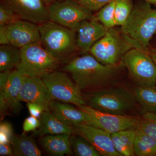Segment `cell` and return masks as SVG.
I'll list each match as a JSON object with an SVG mask.
<instances>
[{"instance_id": "6da1fadb", "label": "cell", "mask_w": 156, "mask_h": 156, "mask_svg": "<svg viewBox=\"0 0 156 156\" xmlns=\"http://www.w3.org/2000/svg\"><path fill=\"white\" fill-rule=\"evenodd\" d=\"M121 67L105 65L91 54H87L73 58L60 70L71 75L81 92H90L109 84Z\"/></svg>"}, {"instance_id": "7a4b0ae2", "label": "cell", "mask_w": 156, "mask_h": 156, "mask_svg": "<svg viewBox=\"0 0 156 156\" xmlns=\"http://www.w3.org/2000/svg\"><path fill=\"white\" fill-rule=\"evenodd\" d=\"M121 32L134 48L148 51L150 41L156 32V9L141 2L133 7Z\"/></svg>"}, {"instance_id": "3957f363", "label": "cell", "mask_w": 156, "mask_h": 156, "mask_svg": "<svg viewBox=\"0 0 156 156\" xmlns=\"http://www.w3.org/2000/svg\"><path fill=\"white\" fill-rule=\"evenodd\" d=\"M41 44L60 62H68L78 50L75 30L53 21L43 23L38 25Z\"/></svg>"}, {"instance_id": "277c9868", "label": "cell", "mask_w": 156, "mask_h": 156, "mask_svg": "<svg viewBox=\"0 0 156 156\" xmlns=\"http://www.w3.org/2000/svg\"><path fill=\"white\" fill-rule=\"evenodd\" d=\"M84 97L87 106L112 114L128 115L136 106L134 95L123 88L98 89L88 92Z\"/></svg>"}, {"instance_id": "5b68a950", "label": "cell", "mask_w": 156, "mask_h": 156, "mask_svg": "<svg viewBox=\"0 0 156 156\" xmlns=\"http://www.w3.org/2000/svg\"><path fill=\"white\" fill-rule=\"evenodd\" d=\"M21 50V60L16 69L23 76L42 78L57 70L61 62L42 46L41 42Z\"/></svg>"}, {"instance_id": "8992f818", "label": "cell", "mask_w": 156, "mask_h": 156, "mask_svg": "<svg viewBox=\"0 0 156 156\" xmlns=\"http://www.w3.org/2000/svg\"><path fill=\"white\" fill-rule=\"evenodd\" d=\"M134 48L121 32L113 28L108 29L105 35L90 49V54L101 64L120 65L126 53Z\"/></svg>"}, {"instance_id": "52a82bcc", "label": "cell", "mask_w": 156, "mask_h": 156, "mask_svg": "<svg viewBox=\"0 0 156 156\" xmlns=\"http://www.w3.org/2000/svg\"><path fill=\"white\" fill-rule=\"evenodd\" d=\"M128 69L129 75L139 86L156 85V66L147 51L133 48L120 63Z\"/></svg>"}, {"instance_id": "ba28073f", "label": "cell", "mask_w": 156, "mask_h": 156, "mask_svg": "<svg viewBox=\"0 0 156 156\" xmlns=\"http://www.w3.org/2000/svg\"><path fill=\"white\" fill-rule=\"evenodd\" d=\"M67 73L56 70L42 78L52 99L77 107L87 105L82 92Z\"/></svg>"}, {"instance_id": "9c48e42d", "label": "cell", "mask_w": 156, "mask_h": 156, "mask_svg": "<svg viewBox=\"0 0 156 156\" xmlns=\"http://www.w3.org/2000/svg\"><path fill=\"white\" fill-rule=\"evenodd\" d=\"M51 21L76 31L82 21L93 17L92 11L76 0H63L47 6Z\"/></svg>"}, {"instance_id": "30bf717a", "label": "cell", "mask_w": 156, "mask_h": 156, "mask_svg": "<svg viewBox=\"0 0 156 156\" xmlns=\"http://www.w3.org/2000/svg\"><path fill=\"white\" fill-rule=\"evenodd\" d=\"M87 114V124L103 129L110 134L127 129L136 128L140 120L129 115H122L103 112L87 105L78 106Z\"/></svg>"}, {"instance_id": "8fae6325", "label": "cell", "mask_w": 156, "mask_h": 156, "mask_svg": "<svg viewBox=\"0 0 156 156\" xmlns=\"http://www.w3.org/2000/svg\"><path fill=\"white\" fill-rule=\"evenodd\" d=\"M1 5L14 12L20 19L35 23L50 20L43 0H0Z\"/></svg>"}, {"instance_id": "7c38bea8", "label": "cell", "mask_w": 156, "mask_h": 156, "mask_svg": "<svg viewBox=\"0 0 156 156\" xmlns=\"http://www.w3.org/2000/svg\"><path fill=\"white\" fill-rule=\"evenodd\" d=\"M23 83V76L17 69L11 72L8 80L0 87V112L1 118L11 112L17 113L22 108L18 99Z\"/></svg>"}, {"instance_id": "4fadbf2b", "label": "cell", "mask_w": 156, "mask_h": 156, "mask_svg": "<svg viewBox=\"0 0 156 156\" xmlns=\"http://www.w3.org/2000/svg\"><path fill=\"white\" fill-rule=\"evenodd\" d=\"M75 134L86 138L92 144L101 155L122 156L115 150L111 134L101 128L83 123L72 126Z\"/></svg>"}, {"instance_id": "5bb4252c", "label": "cell", "mask_w": 156, "mask_h": 156, "mask_svg": "<svg viewBox=\"0 0 156 156\" xmlns=\"http://www.w3.org/2000/svg\"><path fill=\"white\" fill-rule=\"evenodd\" d=\"M17 98L20 101L38 104L45 111L48 112L53 100L42 78L27 76H23L22 89Z\"/></svg>"}, {"instance_id": "9a60e30c", "label": "cell", "mask_w": 156, "mask_h": 156, "mask_svg": "<svg viewBox=\"0 0 156 156\" xmlns=\"http://www.w3.org/2000/svg\"><path fill=\"white\" fill-rule=\"evenodd\" d=\"M108 29L93 16L83 20L76 30V43L78 50L83 53L89 52L95 43L103 37Z\"/></svg>"}, {"instance_id": "2e32d148", "label": "cell", "mask_w": 156, "mask_h": 156, "mask_svg": "<svg viewBox=\"0 0 156 156\" xmlns=\"http://www.w3.org/2000/svg\"><path fill=\"white\" fill-rule=\"evenodd\" d=\"M7 27L10 44L14 47L21 49L41 41L38 25L34 23L19 19Z\"/></svg>"}, {"instance_id": "e0dca14e", "label": "cell", "mask_w": 156, "mask_h": 156, "mask_svg": "<svg viewBox=\"0 0 156 156\" xmlns=\"http://www.w3.org/2000/svg\"><path fill=\"white\" fill-rule=\"evenodd\" d=\"M40 120L41 125L34 131L35 135L42 136L49 134H75L72 126L62 121L50 111H44Z\"/></svg>"}, {"instance_id": "ac0fdd59", "label": "cell", "mask_w": 156, "mask_h": 156, "mask_svg": "<svg viewBox=\"0 0 156 156\" xmlns=\"http://www.w3.org/2000/svg\"><path fill=\"white\" fill-rule=\"evenodd\" d=\"M50 109V111L58 119L71 126L88 123V115L85 112L67 103L52 100Z\"/></svg>"}, {"instance_id": "d6986e66", "label": "cell", "mask_w": 156, "mask_h": 156, "mask_svg": "<svg viewBox=\"0 0 156 156\" xmlns=\"http://www.w3.org/2000/svg\"><path fill=\"white\" fill-rule=\"evenodd\" d=\"M70 135L66 134L45 135L41 140L43 148L52 156H62L73 154L70 143Z\"/></svg>"}, {"instance_id": "ffe728a7", "label": "cell", "mask_w": 156, "mask_h": 156, "mask_svg": "<svg viewBox=\"0 0 156 156\" xmlns=\"http://www.w3.org/2000/svg\"><path fill=\"white\" fill-rule=\"evenodd\" d=\"M23 132L20 135L14 134L11 142L14 156H41V152L32 136Z\"/></svg>"}, {"instance_id": "44dd1931", "label": "cell", "mask_w": 156, "mask_h": 156, "mask_svg": "<svg viewBox=\"0 0 156 156\" xmlns=\"http://www.w3.org/2000/svg\"><path fill=\"white\" fill-rule=\"evenodd\" d=\"M136 128L122 130L111 134L114 147L122 156H135L134 143Z\"/></svg>"}, {"instance_id": "7402d4cb", "label": "cell", "mask_w": 156, "mask_h": 156, "mask_svg": "<svg viewBox=\"0 0 156 156\" xmlns=\"http://www.w3.org/2000/svg\"><path fill=\"white\" fill-rule=\"evenodd\" d=\"M134 96L143 113L156 114V85H137L134 89Z\"/></svg>"}, {"instance_id": "603a6c76", "label": "cell", "mask_w": 156, "mask_h": 156, "mask_svg": "<svg viewBox=\"0 0 156 156\" xmlns=\"http://www.w3.org/2000/svg\"><path fill=\"white\" fill-rule=\"evenodd\" d=\"M20 48L11 44L0 46V71L11 70L17 67L21 60Z\"/></svg>"}, {"instance_id": "cb8c5ba5", "label": "cell", "mask_w": 156, "mask_h": 156, "mask_svg": "<svg viewBox=\"0 0 156 156\" xmlns=\"http://www.w3.org/2000/svg\"><path fill=\"white\" fill-rule=\"evenodd\" d=\"M135 155L156 156V141L137 128L134 143Z\"/></svg>"}, {"instance_id": "d4e9b609", "label": "cell", "mask_w": 156, "mask_h": 156, "mask_svg": "<svg viewBox=\"0 0 156 156\" xmlns=\"http://www.w3.org/2000/svg\"><path fill=\"white\" fill-rule=\"evenodd\" d=\"M69 141L73 153L76 156H101L88 140L79 134H74L70 135Z\"/></svg>"}, {"instance_id": "484cf974", "label": "cell", "mask_w": 156, "mask_h": 156, "mask_svg": "<svg viewBox=\"0 0 156 156\" xmlns=\"http://www.w3.org/2000/svg\"><path fill=\"white\" fill-rule=\"evenodd\" d=\"M132 0H116L115 5V22L116 26L125 24L133 10Z\"/></svg>"}, {"instance_id": "4316f807", "label": "cell", "mask_w": 156, "mask_h": 156, "mask_svg": "<svg viewBox=\"0 0 156 156\" xmlns=\"http://www.w3.org/2000/svg\"><path fill=\"white\" fill-rule=\"evenodd\" d=\"M116 0L104 6L95 16L96 19L106 28H113L115 26V9Z\"/></svg>"}, {"instance_id": "83f0119b", "label": "cell", "mask_w": 156, "mask_h": 156, "mask_svg": "<svg viewBox=\"0 0 156 156\" xmlns=\"http://www.w3.org/2000/svg\"><path fill=\"white\" fill-rule=\"evenodd\" d=\"M137 128L156 141V114L144 113Z\"/></svg>"}, {"instance_id": "f1b7e54d", "label": "cell", "mask_w": 156, "mask_h": 156, "mask_svg": "<svg viewBox=\"0 0 156 156\" xmlns=\"http://www.w3.org/2000/svg\"><path fill=\"white\" fill-rule=\"evenodd\" d=\"M19 19H21L14 12L0 5V25H8Z\"/></svg>"}, {"instance_id": "f546056e", "label": "cell", "mask_w": 156, "mask_h": 156, "mask_svg": "<svg viewBox=\"0 0 156 156\" xmlns=\"http://www.w3.org/2000/svg\"><path fill=\"white\" fill-rule=\"evenodd\" d=\"M13 127L10 123L2 122L0 125V143L11 144L14 136Z\"/></svg>"}, {"instance_id": "4dcf8cb0", "label": "cell", "mask_w": 156, "mask_h": 156, "mask_svg": "<svg viewBox=\"0 0 156 156\" xmlns=\"http://www.w3.org/2000/svg\"><path fill=\"white\" fill-rule=\"evenodd\" d=\"M90 11H98L107 4L115 0H76Z\"/></svg>"}, {"instance_id": "1f68e13d", "label": "cell", "mask_w": 156, "mask_h": 156, "mask_svg": "<svg viewBox=\"0 0 156 156\" xmlns=\"http://www.w3.org/2000/svg\"><path fill=\"white\" fill-rule=\"evenodd\" d=\"M40 125L41 122L40 119L30 115L23 122V132L27 133L30 131H35L40 127Z\"/></svg>"}, {"instance_id": "d6a6232c", "label": "cell", "mask_w": 156, "mask_h": 156, "mask_svg": "<svg viewBox=\"0 0 156 156\" xmlns=\"http://www.w3.org/2000/svg\"><path fill=\"white\" fill-rule=\"evenodd\" d=\"M27 106L30 115L39 119L44 111L41 105L36 103L28 102L27 103Z\"/></svg>"}, {"instance_id": "836d02e7", "label": "cell", "mask_w": 156, "mask_h": 156, "mask_svg": "<svg viewBox=\"0 0 156 156\" xmlns=\"http://www.w3.org/2000/svg\"><path fill=\"white\" fill-rule=\"evenodd\" d=\"M0 44L1 45L10 44L7 26L0 25Z\"/></svg>"}, {"instance_id": "e575fe53", "label": "cell", "mask_w": 156, "mask_h": 156, "mask_svg": "<svg viewBox=\"0 0 156 156\" xmlns=\"http://www.w3.org/2000/svg\"><path fill=\"white\" fill-rule=\"evenodd\" d=\"M0 155L14 156L13 148L11 144L0 143Z\"/></svg>"}, {"instance_id": "d590c367", "label": "cell", "mask_w": 156, "mask_h": 156, "mask_svg": "<svg viewBox=\"0 0 156 156\" xmlns=\"http://www.w3.org/2000/svg\"><path fill=\"white\" fill-rule=\"evenodd\" d=\"M45 5L47 6L50 5L53 3L56 2H60V1H63V0H43Z\"/></svg>"}, {"instance_id": "8d00e7d4", "label": "cell", "mask_w": 156, "mask_h": 156, "mask_svg": "<svg viewBox=\"0 0 156 156\" xmlns=\"http://www.w3.org/2000/svg\"><path fill=\"white\" fill-rule=\"evenodd\" d=\"M150 54L156 66V52H152L150 53Z\"/></svg>"}, {"instance_id": "74e56055", "label": "cell", "mask_w": 156, "mask_h": 156, "mask_svg": "<svg viewBox=\"0 0 156 156\" xmlns=\"http://www.w3.org/2000/svg\"><path fill=\"white\" fill-rule=\"evenodd\" d=\"M144 1L149 3L150 4L156 5V0H144Z\"/></svg>"}]
</instances>
